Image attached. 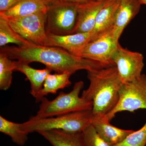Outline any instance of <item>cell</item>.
Wrapping results in <instances>:
<instances>
[{
	"mask_svg": "<svg viewBox=\"0 0 146 146\" xmlns=\"http://www.w3.org/2000/svg\"><path fill=\"white\" fill-rule=\"evenodd\" d=\"M0 52L12 60L29 64L38 62L56 73H68L71 75L80 70L94 71L113 65L76 56L58 47L33 44L21 47L4 46L1 47Z\"/></svg>",
	"mask_w": 146,
	"mask_h": 146,
	"instance_id": "cell-1",
	"label": "cell"
},
{
	"mask_svg": "<svg viewBox=\"0 0 146 146\" xmlns=\"http://www.w3.org/2000/svg\"><path fill=\"white\" fill-rule=\"evenodd\" d=\"M87 78L89 86L84 90L81 96L92 102V121L100 119L117 106L123 83L115 65L87 71Z\"/></svg>",
	"mask_w": 146,
	"mask_h": 146,
	"instance_id": "cell-2",
	"label": "cell"
},
{
	"mask_svg": "<svg viewBox=\"0 0 146 146\" xmlns=\"http://www.w3.org/2000/svg\"><path fill=\"white\" fill-rule=\"evenodd\" d=\"M91 110L79 111L51 117H33L21 123V128L29 134L42 131L61 130L72 133H80L91 125Z\"/></svg>",
	"mask_w": 146,
	"mask_h": 146,
	"instance_id": "cell-3",
	"label": "cell"
},
{
	"mask_svg": "<svg viewBox=\"0 0 146 146\" xmlns=\"http://www.w3.org/2000/svg\"><path fill=\"white\" fill-rule=\"evenodd\" d=\"M84 86L83 82H78L69 93L60 92L52 100H49L45 97L43 98L40 102L39 110L35 117L39 118L51 117L72 112L92 110V102L80 96Z\"/></svg>",
	"mask_w": 146,
	"mask_h": 146,
	"instance_id": "cell-4",
	"label": "cell"
},
{
	"mask_svg": "<svg viewBox=\"0 0 146 146\" xmlns=\"http://www.w3.org/2000/svg\"><path fill=\"white\" fill-rule=\"evenodd\" d=\"M79 4L60 0L47 5V34L66 35L74 34Z\"/></svg>",
	"mask_w": 146,
	"mask_h": 146,
	"instance_id": "cell-5",
	"label": "cell"
},
{
	"mask_svg": "<svg viewBox=\"0 0 146 146\" xmlns=\"http://www.w3.org/2000/svg\"><path fill=\"white\" fill-rule=\"evenodd\" d=\"M140 109H146V75L142 74L134 81L123 84L119 91L117 106L105 117L110 121L118 112H133Z\"/></svg>",
	"mask_w": 146,
	"mask_h": 146,
	"instance_id": "cell-6",
	"label": "cell"
},
{
	"mask_svg": "<svg viewBox=\"0 0 146 146\" xmlns=\"http://www.w3.org/2000/svg\"><path fill=\"white\" fill-rule=\"evenodd\" d=\"M6 18L14 31L29 42L35 45L45 46L47 38L46 12Z\"/></svg>",
	"mask_w": 146,
	"mask_h": 146,
	"instance_id": "cell-7",
	"label": "cell"
},
{
	"mask_svg": "<svg viewBox=\"0 0 146 146\" xmlns=\"http://www.w3.org/2000/svg\"><path fill=\"white\" fill-rule=\"evenodd\" d=\"M123 84L136 80L142 74L144 57L141 53L124 48L119 43L112 57Z\"/></svg>",
	"mask_w": 146,
	"mask_h": 146,
	"instance_id": "cell-8",
	"label": "cell"
},
{
	"mask_svg": "<svg viewBox=\"0 0 146 146\" xmlns=\"http://www.w3.org/2000/svg\"><path fill=\"white\" fill-rule=\"evenodd\" d=\"M119 40L114 35L112 29L89 42L82 52L80 57L115 65L112 57L117 48Z\"/></svg>",
	"mask_w": 146,
	"mask_h": 146,
	"instance_id": "cell-9",
	"label": "cell"
},
{
	"mask_svg": "<svg viewBox=\"0 0 146 146\" xmlns=\"http://www.w3.org/2000/svg\"><path fill=\"white\" fill-rule=\"evenodd\" d=\"M91 32L66 35L48 34L45 46L58 47L80 57L84 48L91 42Z\"/></svg>",
	"mask_w": 146,
	"mask_h": 146,
	"instance_id": "cell-10",
	"label": "cell"
},
{
	"mask_svg": "<svg viewBox=\"0 0 146 146\" xmlns=\"http://www.w3.org/2000/svg\"><path fill=\"white\" fill-rule=\"evenodd\" d=\"M120 1L110 0L105 3L97 15L95 26L91 32V41L106 34L113 29Z\"/></svg>",
	"mask_w": 146,
	"mask_h": 146,
	"instance_id": "cell-11",
	"label": "cell"
},
{
	"mask_svg": "<svg viewBox=\"0 0 146 146\" xmlns=\"http://www.w3.org/2000/svg\"><path fill=\"white\" fill-rule=\"evenodd\" d=\"M106 2L87 1L79 4L74 34L91 32L97 15Z\"/></svg>",
	"mask_w": 146,
	"mask_h": 146,
	"instance_id": "cell-12",
	"label": "cell"
},
{
	"mask_svg": "<svg viewBox=\"0 0 146 146\" xmlns=\"http://www.w3.org/2000/svg\"><path fill=\"white\" fill-rule=\"evenodd\" d=\"M141 5L138 0H121L116 14L114 35L119 39L124 29L139 12Z\"/></svg>",
	"mask_w": 146,
	"mask_h": 146,
	"instance_id": "cell-13",
	"label": "cell"
},
{
	"mask_svg": "<svg viewBox=\"0 0 146 146\" xmlns=\"http://www.w3.org/2000/svg\"><path fill=\"white\" fill-rule=\"evenodd\" d=\"M105 118L92 120L91 124L100 136L106 143L113 146L123 142L134 131L125 130L110 124Z\"/></svg>",
	"mask_w": 146,
	"mask_h": 146,
	"instance_id": "cell-14",
	"label": "cell"
},
{
	"mask_svg": "<svg viewBox=\"0 0 146 146\" xmlns=\"http://www.w3.org/2000/svg\"><path fill=\"white\" fill-rule=\"evenodd\" d=\"M15 71L21 72L26 76L30 83V94L35 99L43 88L47 76L52 72L47 68L42 70L34 69L29 64L18 60L16 61Z\"/></svg>",
	"mask_w": 146,
	"mask_h": 146,
	"instance_id": "cell-15",
	"label": "cell"
},
{
	"mask_svg": "<svg viewBox=\"0 0 146 146\" xmlns=\"http://www.w3.org/2000/svg\"><path fill=\"white\" fill-rule=\"evenodd\" d=\"M37 133L52 146H87L82 132L72 133L61 130H50Z\"/></svg>",
	"mask_w": 146,
	"mask_h": 146,
	"instance_id": "cell-16",
	"label": "cell"
},
{
	"mask_svg": "<svg viewBox=\"0 0 146 146\" xmlns=\"http://www.w3.org/2000/svg\"><path fill=\"white\" fill-rule=\"evenodd\" d=\"M48 6L39 0H21L0 15L6 18L23 17L40 12H46Z\"/></svg>",
	"mask_w": 146,
	"mask_h": 146,
	"instance_id": "cell-17",
	"label": "cell"
},
{
	"mask_svg": "<svg viewBox=\"0 0 146 146\" xmlns=\"http://www.w3.org/2000/svg\"><path fill=\"white\" fill-rule=\"evenodd\" d=\"M72 75L68 73L50 74L45 80L43 88L35 99L37 102L50 94H56L59 89H64L71 85L70 78Z\"/></svg>",
	"mask_w": 146,
	"mask_h": 146,
	"instance_id": "cell-18",
	"label": "cell"
},
{
	"mask_svg": "<svg viewBox=\"0 0 146 146\" xmlns=\"http://www.w3.org/2000/svg\"><path fill=\"white\" fill-rule=\"evenodd\" d=\"M10 43L20 47L32 44L18 34L11 26L7 19L0 15V46L3 47Z\"/></svg>",
	"mask_w": 146,
	"mask_h": 146,
	"instance_id": "cell-19",
	"label": "cell"
},
{
	"mask_svg": "<svg viewBox=\"0 0 146 146\" xmlns=\"http://www.w3.org/2000/svg\"><path fill=\"white\" fill-rule=\"evenodd\" d=\"M0 131L20 146L24 145L28 138V134L22 129L21 123L11 121L2 116H0Z\"/></svg>",
	"mask_w": 146,
	"mask_h": 146,
	"instance_id": "cell-20",
	"label": "cell"
},
{
	"mask_svg": "<svg viewBox=\"0 0 146 146\" xmlns=\"http://www.w3.org/2000/svg\"><path fill=\"white\" fill-rule=\"evenodd\" d=\"M16 61L0 52V89L6 91L12 84V74L15 71Z\"/></svg>",
	"mask_w": 146,
	"mask_h": 146,
	"instance_id": "cell-21",
	"label": "cell"
},
{
	"mask_svg": "<svg viewBox=\"0 0 146 146\" xmlns=\"http://www.w3.org/2000/svg\"><path fill=\"white\" fill-rule=\"evenodd\" d=\"M146 122L143 127L131 133L123 142L113 146H146Z\"/></svg>",
	"mask_w": 146,
	"mask_h": 146,
	"instance_id": "cell-22",
	"label": "cell"
},
{
	"mask_svg": "<svg viewBox=\"0 0 146 146\" xmlns=\"http://www.w3.org/2000/svg\"><path fill=\"white\" fill-rule=\"evenodd\" d=\"M82 134L87 146H112L100 136L92 124L82 132Z\"/></svg>",
	"mask_w": 146,
	"mask_h": 146,
	"instance_id": "cell-23",
	"label": "cell"
},
{
	"mask_svg": "<svg viewBox=\"0 0 146 146\" xmlns=\"http://www.w3.org/2000/svg\"><path fill=\"white\" fill-rule=\"evenodd\" d=\"M21 0H0V13L7 10Z\"/></svg>",
	"mask_w": 146,
	"mask_h": 146,
	"instance_id": "cell-24",
	"label": "cell"
},
{
	"mask_svg": "<svg viewBox=\"0 0 146 146\" xmlns=\"http://www.w3.org/2000/svg\"><path fill=\"white\" fill-rule=\"evenodd\" d=\"M39 1L44 3L46 5H48L58 1H60V0H39Z\"/></svg>",
	"mask_w": 146,
	"mask_h": 146,
	"instance_id": "cell-25",
	"label": "cell"
},
{
	"mask_svg": "<svg viewBox=\"0 0 146 146\" xmlns=\"http://www.w3.org/2000/svg\"><path fill=\"white\" fill-rule=\"evenodd\" d=\"M64 1L72 2L79 3H82L87 1V0H64Z\"/></svg>",
	"mask_w": 146,
	"mask_h": 146,
	"instance_id": "cell-26",
	"label": "cell"
},
{
	"mask_svg": "<svg viewBox=\"0 0 146 146\" xmlns=\"http://www.w3.org/2000/svg\"><path fill=\"white\" fill-rule=\"evenodd\" d=\"M138 1L141 5L144 4L146 5V0H138Z\"/></svg>",
	"mask_w": 146,
	"mask_h": 146,
	"instance_id": "cell-27",
	"label": "cell"
},
{
	"mask_svg": "<svg viewBox=\"0 0 146 146\" xmlns=\"http://www.w3.org/2000/svg\"><path fill=\"white\" fill-rule=\"evenodd\" d=\"M110 0H87V1H107Z\"/></svg>",
	"mask_w": 146,
	"mask_h": 146,
	"instance_id": "cell-28",
	"label": "cell"
}]
</instances>
